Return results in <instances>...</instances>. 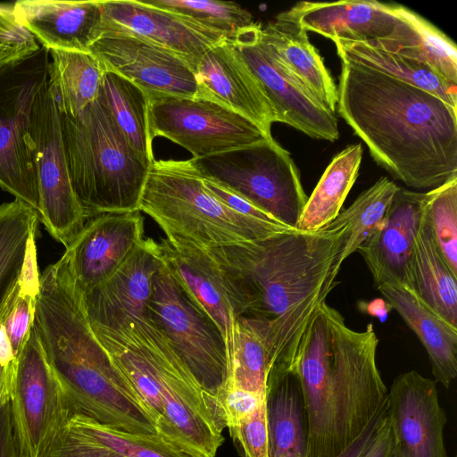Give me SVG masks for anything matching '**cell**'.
<instances>
[{
	"label": "cell",
	"instance_id": "28",
	"mask_svg": "<svg viewBox=\"0 0 457 457\" xmlns=\"http://www.w3.org/2000/svg\"><path fill=\"white\" fill-rule=\"evenodd\" d=\"M397 21L386 37L367 41L371 46L427 63L457 84L456 45L420 15L393 4Z\"/></svg>",
	"mask_w": 457,
	"mask_h": 457
},
{
	"label": "cell",
	"instance_id": "13",
	"mask_svg": "<svg viewBox=\"0 0 457 457\" xmlns=\"http://www.w3.org/2000/svg\"><path fill=\"white\" fill-rule=\"evenodd\" d=\"M27 141L37 179L39 220L66 248L83 228L87 219L71 187L62 115L47 82L34 103Z\"/></svg>",
	"mask_w": 457,
	"mask_h": 457
},
{
	"label": "cell",
	"instance_id": "36",
	"mask_svg": "<svg viewBox=\"0 0 457 457\" xmlns=\"http://www.w3.org/2000/svg\"><path fill=\"white\" fill-rule=\"evenodd\" d=\"M170 12L202 31L232 40L254 24L252 14L235 2L214 0H143Z\"/></svg>",
	"mask_w": 457,
	"mask_h": 457
},
{
	"label": "cell",
	"instance_id": "44",
	"mask_svg": "<svg viewBox=\"0 0 457 457\" xmlns=\"http://www.w3.org/2000/svg\"><path fill=\"white\" fill-rule=\"evenodd\" d=\"M46 457H123L104 446L82 440L67 432Z\"/></svg>",
	"mask_w": 457,
	"mask_h": 457
},
{
	"label": "cell",
	"instance_id": "35",
	"mask_svg": "<svg viewBox=\"0 0 457 457\" xmlns=\"http://www.w3.org/2000/svg\"><path fill=\"white\" fill-rule=\"evenodd\" d=\"M39 221L38 212L19 199L0 204V304L20 275Z\"/></svg>",
	"mask_w": 457,
	"mask_h": 457
},
{
	"label": "cell",
	"instance_id": "15",
	"mask_svg": "<svg viewBox=\"0 0 457 457\" xmlns=\"http://www.w3.org/2000/svg\"><path fill=\"white\" fill-rule=\"evenodd\" d=\"M90 52L104 71L123 77L145 95L196 97L197 80L192 68L157 46L127 35L103 33Z\"/></svg>",
	"mask_w": 457,
	"mask_h": 457
},
{
	"label": "cell",
	"instance_id": "19",
	"mask_svg": "<svg viewBox=\"0 0 457 457\" xmlns=\"http://www.w3.org/2000/svg\"><path fill=\"white\" fill-rule=\"evenodd\" d=\"M101 1L102 34L118 33L146 41L177 55L194 71L209 49L227 41L143 0Z\"/></svg>",
	"mask_w": 457,
	"mask_h": 457
},
{
	"label": "cell",
	"instance_id": "30",
	"mask_svg": "<svg viewBox=\"0 0 457 457\" xmlns=\"http://www.w3.org/2000/svg\"><path fill=\"white\" fill-rule=\"evenodd\" d=\"M47 87L62 115L76 116L95 102L105 73L91 52L49 50Z\"/></svg>",
	"mask_w": 457,
	"mask_h": 457
},
{
	"label": "cell",
	"instance_id": "42",
	"mask_svg": "<svg viewBox=\"0 0 457 457\" xmlns=\"http://www.w3.org/2000/svg\"><path fill=\"white\" fill-rule=\"evenodd\" d=\"M264 402V396L241 389H230L224 395L222 409L227 428L253 414Z\"/></svg>",
	"mask_w": 457,
	"mask_h": 457
},
{
	"label": "cell",
	"instance_id": "47",
	"mask_svg": "<svg viewBox=\"0 0 457 457\" xmlns=\"http://www.w3.org/2000/svg\"><path fill=\"white\" fill-rule=\"evenodd\" d=\"M396 445V439L387 414L385 422L363 457H393Z\"/></svg>",
	"mask_w": 457,
	"mask_h": 457
},
{
	"label": "cell",
	"instance_id": "6",
	"mask_svg": "<svg viewBox=\"0 0 457 457\" xmlns=\"http://www.w3.org/2000/svg\"><path fill=\"white\" fill-rule=\"evenodd\" d=\"M62 129L71 187L87 220L101 213L138 211L150 166L100 98L76 116L62 115Z\"/></svg>",
	"mask_w": 457,
	"mask_h": 457
},
{
	"label": "cell",
	"instance_id": "20",
	"mask_svg": "<svg viewBox=\"0 0 457 457\" xmlns=\"http://www.w3.org/2000/svg\"><path fill=\"white\" fill-rule=\"evenodd\" d=\"M196 97L218 103L271 136L276 113L261 85L229 40L212 46L195 70Z\"/></svg>",
	"mask_w": 457,
	"mask_h": 457
},
{
	"label": "cell",
	"instance_id": "16",
	"mask_svg": "<svg viewBox=\"0 0 457 457\" xmlns=\"http://www.w3.org/2000/svg\"><path fill=\"white\" fill-rule=\"evenodd\" d=\"M143 239L139 211L101 213L87 220L62 256L87 293L111 278Z\"/></svg>",
	"mask_w": 457,
	"mask_h": 457
},
{
	"label": "cell",
	"instance_id": "49",
	"mask_svg": "<svg viewBox=\"0 0 457 457\" xmlns=\"http://www.w3.org/2000/svg\"><path fill=\"white\" fill-rule=\"evenodd\" d=\"M393 457H408V456H407L406 453L398 445H396V448H395Z\"/></svg>",
	"mask_w": 457,
	"mask_h": 457
},
{
	"label": "cell",
	"instance_id": "48",
	"mask_svg": "<svg viewBox=\"0 0 457 457\" xmlns=\"http://www.w3.org/2000/svg\"><path fill=\"white\" fill-rule=\"evenodd\" d=\"M15 372L0 361V409L11 400Z\"/></svg>",
	"mask_w": 457,
	"mask_h": 457
},
{
	"label": "cell",
	"instance_id": "38",
	"mask_svg": "<svg viewBox=\"0 0 457 457\" xmlns=\"http://www.w3.org/2000/svg\"><path fill=\"white\" fill-rule=\"evenodd\" d=\"M68 432L123 457H190L157 436H139L116 430L82 415H73L70 419Z\"/></svg>",
	"mask_w": 457,
	"mask_h": 457
},
{
	"label": "cell",
	"instance_id": "27",
	"mask_svg": "<svg viewBox=\"0 0 457 457\" xmlns=\"http://www.w3.org/2000/svg\"><path fill=\"white\" fill-rule=\"evenodd\" d=\"M264 403L269 457H307L308 422L296 375L272 367L266 381Z\"/></svg>",
	"mask_w": 457,
	"mask_h": 457
},
{
	"label": "cell",
	"instance_id": "10",
	"mask_svg": "<svg viewBox=\"0 0 457 457\" xmlns=\"http://www.w3.org/2000/svg\"><path fill=\"white\" fill-rule=\"evenodd\" d=\"M49 50L0 69V187L39 209L37 174L27 141L30 115L48 79Z\"/></svg>",
	"mask_w": 457,
	"mask_h": 457
},
{
	"label": "cell",
	"instance_id": "14",
	"mask_svg": "<svg viewBox=\"0 0 457 457\" xmlns=\"http://www.w3.org/2000/svg\"><path fill=\"white\" fill-rule=\"evenodd\" d=\"M261 28L254 22L229 41L261 85L278 122L313 138L336 141L339 137L336 114L273 60L260 41Z\"/></svg>",
	"mask_w": 457,
	"mask_h": 457
},
{
	"label": "cell",
	"instance_id": "34",
	"mask_svg": "<svg viewBox=\"0 0 457 457\" xmlns=\"http://www.w3.org/2000/svg\"><path fill=\"white\" fill-rule=\"evenodd\" d=\"M98 97L129 145L150 166L154 158L148 135L145 93L123 77L105 71Z\"/></svg>",
	"mask_w": 457,
	"mask_h": 457
},
{
	"label": "cell",
	"instance_id": "29",
	"mask_svg": "<svg viewBox=\"0 0 457 457\" xmlns=\"http://www.w3.org/2000/svg\"><path fill=\"white\" fill-rule=\"evenodd\" d=\"M409 274V287L434 312L457 328V276L452 272L436 246L426 209L414 237Z\"/></svg>",
	"mask_w": 457,
	"mask_h": 457
},
{
	"label": "cell",
	"instance_id": "8",
	"mask_svg": "<svg viewBox=\"0 0 457 457\" xmlns=\"http://www.w3.org/2000/svg\"><path fill=\"white\" fill-rule=\"evenodd\" d=\"M192 161L205 179L296 228L308 196L290 154L273 137Z\"/></svg>",
	"mask_w": 457,
	"mask_h": 457
},
{
	"label": "cell",
	"instance_id": "40",
	"mask_svg": "<svg viewBox=\"0 0 457 457\" xmlns=\"http://www.w3.org/2000/svg\"><path fill=\"white\" fill-rule=\"evenodd\" d=\"M39 48L36 37L17 20L13 4H0V69L27 59Z\"/></svg>",
	"mask_w": 457,
	"mask_h": 457
},
{
	"label": "cell",
	"instance_id": "39",
	"mask_svg": "<svg viewBox=\"0 0 457 457\" xmlns=\"http://www.w3.org/2000/svg\"><path fill=\"white\" fill-rule=\"evenodd\" d=\"M426 216L436 246L457 276V177L428 191Z\"/></svg>",
	"mask_w": 457,
	"mask_h": 457
},
{
	"label": "cell",
	"instance_id": "4",
	"mask_svg": "<svg viewBox=\"0 0 457 457\" xmlns=\"http://www.w3.org/2000/svg\"><path fill=\"white\" fill-rule=\"evenodd\" d=\"M33 328L71 417L158 436L144 404L94 334L83 293L63 257L40 274Z\"/></svg>",
	"mask_w": 457,
	"mask_h": 457
},
{
	"label": "cell",
	"instance_id": "9",
	"mask_svg": "<svg viewBox=\"0 0 457 457\" xmlns=\"http://www.w3.org/2000/svg\"><path fill=\"white\" fill-rule=\"evenodd\" d=\"M145 309L197 384L222 408L229 378L226 340L210 316L177 283L161 254Z\"/></svg>",
	"mask_w": 457,
	"mask_h": 457
},
{
	"label": "cell",
	"instance_id": "32",
	"mask_svg": "<svg viewBox=\"0 0 457 457\" xmlns=\"http://www.w3.org/2000/svg\"><path fill=\"white\" fill-rule=\"evenodd\" d=\"M341 61L354 62L421 88L457 108V84L425 62L379 49L366 42L334 40Z\"/></svg>",
	"mask_w": 457,
	"mask_h": 457
},
{
	"label": "cell",
	"instance_id": "31",
	"mask_svg": "<svg viewBox=\"0 0 457 457\" xmlns=\"http://www.w3.org/2000/svg\"><path fill=\"white\" fill-rule=\"evenodd\" d=\"M227 349L228 390L241 389L265 396L273 355L264 320L237 317L227 341Z\"/></svg>",
	"mask_w": 457,
	"mask_h": 457
},
{
	"label": "cell",
	"instance_id": "24",
	"mask_svg": "<svg viewBox=\"0 0 457 457\" xmlns=\"http://www.w3.org/2000/svg\"><path fill=\"white\" fill-rule=\"evenodd\" d=\"M159 262L158 242L144 238L111 278L83 293L90 324L104 326L122 316L144 312Z\"/></svg>",
	"mask_w": 457,
	"mask_h": 457
},
{
	"label": "cell",
	"instance_id": "37",
	"mask_svg": "<svg viewBox=\"0 0 457 457\" xmlns=\"http://www.w3.org/2000/svg\"><path fill=\"white\" fill-rule=\"evenodd\" d=\"M398 187L387 178L381 177L332 220L345 227V260L378 229Z\"/></svg>",
	"mask_w": 457,
	"mask_h": 457
},
{
	"label": "cell",
	"instance_id": "1",
	"mask_svg": "<svg viewBox=\"0 0 457 457\" xmlns=\"http://www.w3.org/2000/svg\"><path fill=\"white\" fill-rule=\"evenodd\" d=\"M345 227L333 221L312 232L205 248L246 306L265 320L271 367L291 369L302 337L336 287L345 261Z\"/></svg>",
	"mask_w": 457,
	"mask_h": 457
},
{
	"label": "cell",
	"instance_id": "17",
	"mask_svg": "<svg viewBox=\"0 0 457 457\" xmlns=\"http://www.w3.org/2000/svg\"><path fill=\"white\" fill-rule=\"evenodd\" d=\"M158 245L171 276L215 322L227 344L236 319L246 314V306L223 270L204 248L187 240L164 237Z\"/></svg>",
	"mask_w": 457,
	"mask_h": 457
},
{
	"label": "cell",
	"instance_id": "23",
	"mask_svg": "<svg viewBox=\"0 0 457 457\" xmlns=\"http://www.w3.org/2000/svg\"><path fill=\"white\" fill-rule=\"evenodd\" d=\"M259 38L273 60L327 110L336 113L337 87L297 16L287 10L262 27Z\"/></svg>",
	"mask_w": 457,
	"mask_h": 457
},
{
	"label": "cell",
	"instance_id": "45",
	"mask_svg": "<svg viewBox=\"0 0 457 457\" xmlns=\"http://www.w3.org/2000/svg\"><path fill=\"white\" fill-rule=\"evenodd\" d=\"M387 409L388 404L386 401L379 411L370 420L363 432L336 457H363L373 443L381 426L385 422L388 414Z\"/></svg>",
	"mask_w": 457,
	"mask_h": 457
},
{
	"label": "cell",
	"instance_id": "43",
	"mask_svg": "<svg viewBox=\"0 0 457 457\" xmlns=\"http://www.w3.org/2000/svg\"><path fill=\"white\" fill-rule=\"evenodd\" d=\"M203 179L205 187L211 194L233 211L242 215L267 222H281L220 184L205 179L204 177H203Z\"/></svg>",
	"mask_w": 457,
	"mask_h": 457
},
{
	"label": "cell",
	"instance_id": "2",
	"mask_svg": "<svg viewBox=\"0 0 457 457\" xmlns=\"http://www.w3.org/2000/svg\"><path fill=\"white\" fill-rule=\"evenodd\" d=\"M337 111L395 179L417 189L457 177V112L435 95L342 61Z\"/></svg>",
	"mask_w": 457,
	"mask_h": 457
},
{
	"label": "cell",
	"instance_id": "12",
	"mask_svg": "<svg viewBox=\"0 0 457 457\" xmlns=\"http://www.w3.org/2000/svg\"><path fill=\"white\" fill-rule=\"evenodd\" d=\"M10 405L19 457H46L71 413L33 326L17 360Z\"/></svg>",
	"mask_w": 457,
	"mask_h": 457
},
{
	"label": "cell",
	"instance_id": "41",
	"mask_svg": "<svg viewBox=\"0 0 457 457\" xmlns=\"http://www.w3.org/2000/svg\"><path fill=\"white\" fill-rule=\"evenodd\" d=\"M243 457H269L265 403L250 416L228 428Z\"/></svg>",
	"mask_w": 457,
	"mask_h": 457
},
{
	"label": "cell",
	"instance_id": "21",
	"mask_svg": "<svg viewBox=\"0 0 457 457\" xmlns=\"http://www.w3.org/2000/svg\"><path fill=\"white\" fill-rule=\"evenodd\" d=\"M429 193L398 187L384 221L357 250L377 287L400 283L409 287V264L415 235Z\"/></svg>",
	"mask_w": 457,
	"mask_h": 457
},
{
	"label": "cell",
	"instance_id": "11",
	"mask_svg": "<svg viewBox=\"0 0 457 457\" xmlns=\"http://www.w3.org/2000/svg\"><path fill=\"white\" fill-rule=\"evenodd\" d=\"M148 135L165 137L199 159L270 139L259 126L211 100L146 95Z\"/></svg>",
	"mask_w": 457,
	"mask_h": 457
},
{
	"label": "cell",
	"instance_id": "26",
	"mask_svg": "<svg viewBox=\"0 0 457 457\" xmlns=\"http://www.w3.org/2000/svg\"><path fill=\"white\" fill-rule=\"evenodd\" d=\"M377 289L424 346L436 381L448 388L457 377V328L434 312L405 285L386 283Z\"/></svg>",
	"mask_w": 457,
	"mask_h": 457
},
{
	"label": "cell",
	"instance_id": "5",
	"mask_svg": "<svg viewBox=\"0 0 457 457\" xmlns=\"http://www.w3.org/2000/svg\"><path fill=\"white\" fill-rule=\"evenodd\" d=\"M90 326L148 411L158 436L190 457H215L227 428L224 411L146 309L107 326Z\"/></svg>",
	"mask_w": 457,
	"mask_h": 457
},
{
	"label": "cell",
	"instance_id": "46",
	"mask_svg": "<svg viewBox=\"0 0 457 457\" xmlns=\"http://www.w3.org/2000/svg\"><path fill=\"white\" fill-rule=\"evenodd\" d=\"M0 457H19L10 402L0 409Z\"/></svg>",
	"mask_w": 457,
	"mask_h": 457
},
{
	"label": "cell",
	"instance_id": "3",
	"mask_svg": "<svg viewBox=\"0 0 457 457\" xmlns=\"http://www.w3.org/2000/svg\"><path fill=\"white\" fill-rule=\"evenodd\" d=\"M378 345L371 322L356 331L326 302L318 308L290 369L304 401L307 457H336L386 403L388 392L376 361Z\"/></svg>",
	"mask_w": 457,
	"mask_h": 457
},
{
	"label": "cell",
	"instance_id": "18",
	"mask_svg": "<svg viewBox=\"0 0 457 457\" xmlns=\"http://www.w3.org/2000/svg\"><path fill=\"white\" fill-rule=\"evenodd\" d=\"M436 381L416 370L398 375L387 393L388 416L397 445L408 457H447L446 415Z\"/></svg>",
	"mask_w": 457,
	"mask_h": 457
},
{
	"label": "cell",
	"instance_id": "22",
	"mask_svg": "<svg viewBox=\"0 0 457 457\" xmlns=\"http://www.w3.org/2000/svg\"><path fill=\"white\" fill-rule=\"evenodd\" d=\"M13 11L48 50L90 52L102 35V1L19 0Z\"/></svg>",
	"mask_w": 457,
	"mask_h": 457
},
{
	"label": "cell",
	"instance_id": "7",
	"mask_svg": "<svg viewBox=\"0 0 457 457\" xmlns=\"http://www.w3.org/2000/svg\"><path fill=\"white\" fill-rule=\"evenodd\" d=\"M138 211L151 217L165 237L184 239L204 249L262 240L296 229L282 222L242 215L225 205L205 187L192 159L154 160Z\"/></svg>",
	"mask_w": 457,
	"mask_h": 457
},
{
	"label": "cell",
	"instance_id": "25",
	"mask_svg": "<svg viewBox=\"0 0 457 457\" xmlns=\"http://www.w3.org/2000/svg\"><path fill=\"white\" fill-rule=\"evenodd\" d=\"M308 32L332 41L367 42L388 37L397 18L393 4L375 0L299 2L290 8Z\"/></svg>",
	"mask_w": 457,
	"mask_h": 457
},
{
	"label": "cell",
	"instance_id": "33",
	"mask_svg": "<svg viewBox=\"0 0 457 457\" xmlns=\"http://www.w3.org/2000/svg\"><path fill=\"white\" fill-rule=\"evenodd\" d=\"M361 158L362 145L360 143L347 146L333 158L308 197L296 229L319 230L339 214L358 177Z\"/></svg>",
	"mask_w": 457,
	"mask_h": 457
}]
</instances>
